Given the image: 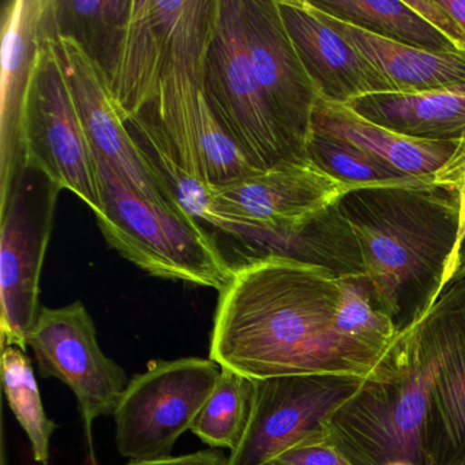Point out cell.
I'll list each match as a JSON object with an SVG mask.
<instances>
[{
  "instance_id": "obj_1",
  "label": "cell",
  "mask_w": 465,
  "mask_h": 465,
  "mask_svg": "<svg viewBox=\"0 0 465 465\" xmlns=\"http://www.w3.org/2000/svg\"><path fill=\"white\" fill-rule=\"evenodd\" d=\"M339 277L282 255L233 266L220 292L211 359L252 381L290 375L345 374L388 380L399 372L404 337L380 352L336 328Z\"/></svg>"
},
{
  "instance_id": "obj_2",
  "label": "cell",
  "mask_w": 465,
  "mask_h": 465,
  "mask_svg": "<svg viewBox=\"0 0 465 465\" xmlns=\"http://www.w3.org/2000/svg\"><path fill=\"white\" fill-rule=\"evenodd\" d=\"M339 208L361 244L375 302L402 336L445 288L459 235V197L429 178L352 189Z\"/></svg>"
},
{
  "instance_id": "obj_3",
  "label": "cell",
  "mask_w": 465,
  "mask_h": 465,
  "mask_svg": "<svg viewBox=\"0 0 465 465\" xmlns=\"http://www.w3.org/2000/svg\"><path fill=\"white\" fill-rule=\"evenodd\" d=\"M462 284L454 273L426 317L404 336L399 372L369 380L328 424V442L352 465H426L427 400L440 361L459 333Z\"/></svg>"
},
{
  "instance_id": "obj_4",
  "label": "cell",
  "mask_w": 465,
  "mask_h": 465,
  "mask_svg": "<svg viewBox=\"0 0 465 465\" xmlns=\"http://www.w3.org/2000/svg\"><path fill=\"white\" fill-rule=\"evenodd\" d=\"M96 156V154H94ZM103 212L97 224L108 243L152 276L222 292L233 266L200 222L135 193L96 156Z\"/></svg>"
},
{
  "instance_id": "obj_5",
  "label": "cell",
  "mask_w": 465,
  "mask_h": 465,
  "mask_svg": "<svg viewBox=\"0 0 465 465\" xmlns=\"http://www.w3.org/2000/svg\"><path fill=\"white\" fill-rule=\"evenodd\" d=\"M58 186L37 168H24L0 205V331L5 347L24 352L36 325L40 276L53 232Z\"/></svg>"
},
{
  "instance_id": "obj_6",
  "label": "cell",
  "mask_w": 465,
  "mask_h": 465,
  "mask_svg": "<svg viewBox=\"0 0 465 465\" xmlns=\"http://www.w3.org/2000/svg\"><path fill=\"white\" fill-rule=\"evenodd\" d=\"M222 374L203 358L157 361L127 383L114 418L116 448L132 461L171 456L173 445L200 413Z\"/></svg>"
},
{
  "instance_id": "obj_7",
  "label": "cell",
  "mask_w": 465,
  "mask_h": 465,
  "mask_svg": "<svg viewBox=\"0 0 465 465\" xmlns=\"http://www.w3.org/2000/svg\"><path fill=\"white\" fill-rule=\"evenodd\" d=\"M164 34V59L156 99L145 113L170 141L184 170L203 179L198 135L203 67L219 0H153Z\"/></svg>"
},
{
  "instance_id": "obj_8",
  "label": "cell",
  "mask_w": 465,
  "mask_h": 465,
  "mask_svg": "<svg viewBox=\"0 0 465 465\" xmlns=\"http://www.w3.org/2000/svg\"><path fill=\"white\" fill-rule=\"evenodd\" d=\"M203 94L217 121L258 170L298 160L282 140L255 78L241 0H219L203 67Z\"/></svg>"
},
{
  "instance_id": "obj_9",
  "label": "cell",
  "mask_w": 465,
  "mask_h": 465,
  "mask_svg": "<svg viewBox=\"0 0 465 465\" xmlns=\"http://www.w3.org/2000/svg\"><path fill=\"white\" fill-rule=\"evenodd\" d=\"M40 37L24 119L26 164L42 171L59 189L74 193L94 214L102 213L96 156L55 48L42 29Z\"/></svg>"
},
{
  "instance_id": "obj_10",
  "label": "cell",
  "mask_w": 465,
  "mask_h": 465,
  "mask_svg": "<svg viewBox=\"0 0 465 465\" xmlns=\"http://www.w3.org/2000/svg\"><path fill=\"white\" fill-rule=\"evenodd\" d=\"M367 378L345 374L290 375L255 382L246 431L230 465H272L302 443L328 440V424Z\"/></svg>"
},
{
  "instance_id": "obj_11",
  "label": "cell",
  "mask_w": 465,
  "mask_h": 465,
  "mask_svg": "<svg viewBox=\"0 0 465 465\" xmlns=\"http://www.w3.org/2000/svg\"><path fill=\"white\" fill-rule=\"evenodd\" d=\"M227 233L254 243L291 232L334 205L352 187L310 159L285 160L225 186L211 187Z\"/></svg>"
},
{
  "instance_id": "obj_12",
  "label": "cell",
  "mask_w": 465,
  "mask_h": 465,
  "mask_svg": "<svg viewBox=\"0 0 465 465\" xmlns=\"http://www.w3.org/2000/svg\"><path fill=\"white\" fill-rule=\"evenodd\" d=\"M28 345L40 375L72 389L88 434L97 418L114 415L129 380L100 348L96 326L83 302L61 309L42 307Z\"/></svg>"
},
{
  "instance_id": "obj_13",
  "label": "cell",
  "mask_w": 465,
  "mask_h": 465,
  "mask_svg": "<svg viewBox=\"0 0 465 465\" xmlns=\"http://www.w3.org/2000/svg\"><path fill=\"white\" fill-rule=\"evenodd\" d=\"M241 10L252 70L277 129L293 157L309 159L318 92L293 47L277 0H241Z\"/></svg>"
},
{
  "instance_id": "obj_14",
  "label": "cell",
  "mask_w": 465,
  "mask_h": 465,
  "mask_svg": "<svg viewBox=\"0 0 465 465\" xmlns=\"http://www.w3.org/2000/svg\"><path fill=\"white\" fill-rule=\"evenodd\" d=\"M47 39L53 43L64 67L78 115L94 154L107 160L111 167L138 194L164 208L184 212L167 197L157 183L116 107L107 81L83 48L69 37Z\"/></svg>"
},
{
  "instance_id": "obj_15",
  "label": "cell",
  "mask_w": 465,
  "mask_h": 465,
  "mask_svg": "<svg viewBox=\"0 0 465 465\" xmlns=\"http://www.w3.org/2000/svg\"><path fill=\"white\" fill-rule=\"evenodd\" d=\"M45 0H7L2 10L0 77V205L6 203L18 173L28 167L24 119L39 56Z\"/></svg>"
},
{
  "instance_id": "obj_16",
  "label": "cell",
  "mask_w": 465,
  "mask_h": 465,
  "mask_svg": "<svg viewBox=\"0 0 465 465\" xmlns=\"http://www.w3.org/2000/svg\"><path fill=\"white\" fill-rule=\"evenodd\" d=\"M277 5L318 97L351 105L369 94L396 92L369 59L320 17L309 0H277Z\"/></svg>"
},
{
  "instance_id": "obj_17",
  "label": "cell",
  "mask_w": 465,
  "mask_h": 465,
  "mask_svg": "<svg viewBox=\"0 0 465 465\" xmlns=\"http://www.w3.org/2000/svg\"><path fill=\"white\" fill-rule=\"evenodd\" d=\"M312 129L347 141L394 170L413 178H434L446 164L457 143L408 137L356 113L351 105L318 97Z\"/></svg>"
},
{
  "instance_id": "obj_18",
  "label": "cell",
  "mask_w": 465,
  "mask_h": 465,
  "mask_svg": "<svg viewBox=\"0 0 465 465\" xmlns=\"http://www.w3.org/2000/svg\"><path fill=\"white\" fill-rule=\"evenodd\" d=\"M312 7L334 32L377 67L396 92L418 94L465 85V54L400 45Z\"/></svg>"
},
{
  "instance_id": "obj_19",
  "label": "cell",
  "mask_w": 465,
  "mask_h": 465,
  "mask_svg": "<svg viewBox=\"0 0 465 465\" xmlns=\"http://www.w3.org/2000/svg\"><path fill=\"white\" fill-rule=\"evenodd\" d=\"M456 272L462 282L461 322L429 391L423 427L426 465H459L465 460V242Z\"/></svg>"
},
{
  "instance_id": "obj_20",
  "label": "cell",
  "mask_w": 465,
  "mask_h": 465,
  "mask_svg": "<svg viewBox=\"0 0 465 465\" xmlns=\"http://www.w3.org/2000/svg\"><path fill=\"white\" fill-rule=\"evenodd\" d=\"M133 0H45L42 34L74 40L110 86L126 40Z\"/></svg>"
},
{
  "instance_id": "obj_21",
  "label": "cell",
  "mask_w": 465,
  "mask_h": 465,
  "mask_svg": "<svg viewBox=\"0 0 465 465\" xmlns=\"http://www.w3.org/2000/svg\"><path fill=\"white\" fill-rule=\"evenodd\" d=\"M351 107L364 118L408 137L449 143L465 140V85L418 94H369Z\"/></svg>"
},
{
  "instance_id": "obj_22",
  "label": "cell",
  "mask_w": 465,
  "mask_h": 465,
  "mask_svg": "<svg viewBox=\"0 0 465 465\" xmlns=\"http://www.w3.org/2000/svg\"><path fill=\"white\" fill-rule=\"evenodd\" d=\"M164 59V34L153 0H133L126 40L110 84L124 122L152 107Z\"/></svg>"
},
{
  "instance_id": "obj_23",
  "label": "cell",
  "mask_w": 465,
  "mask_h": 465,
  "mask_svg": "<svg viewBox=\"0 0 465 465\" xmlns=\"http://www.w3.org/2000/svg\"><path fill=\"white\" fill-rule=\"evenodd\" d=\"M258 257L282 255L342 277L367 276L361 244L339 203L291 232L258 239Z\"/></svg>"
},
{
  "instance_id": "obj_24",
  "label": "cell",
  "mask_w": 465,
  "mask_h": 465,
  "mask_svg": "<svg viewBox=\"0 0 465 465\" xmlns=\"http://www.w3.org/2000/svg\"><path fill=\"white\" fill-rule=\"evenodd\" d=\"M143 159L167 197L197 222L227 233V224L217 213L213 193L203 179L184 170L173 145L148 113L126 122Z\"/></svg>"
},
{
  "instance_id": "obj_25",
  "label": "cell",
  "mask_w": 465,
  "mask_h": 465,
  "mask_svg": "<svg viewBox=\"0 0 465 465\" xmlns=\"http://www.w3.org/2000/svg\"><path fill=\"white\" fill-rule=\"evenodd\" d=\"M312 6L383 39L437 53L457 51L407 2L401 0H310ZM459 53V51H457Z\"/></svg>"
},
{
  "instance_id": "obj_26",
  "label": "cell",
  "mask_w": 465,
  "mask_h": 465,
  "mask_svg": "<svg viewBox=\"0 0 465 465\" xmlns=\"http://www.w3.org/2000/svg\"><path fill=\"white\" fill-rule=\"evenodd\" d=\"M255 382L223 369L190 431L213 449L235 450L243 438L254 404Z\"/></svg>"
},
{
  "instance_id": "obj_27",
  "label": "cell",
  "mask_w": 465,
  "mask_h": 465,
  "mask_svg": "<svg viewBox=\"0 0 465 465\" xmlns=\"http://www.w3.org/2000/svg\"><path fill=\"white\" fill-rule=\"evenodd\" d=\"M2 375L7 402L31 440L35 461L48 465L51 437L56 424L48 418L43 407L31 359L20 348L5 347Z\"/></svg>"
},
{
  "instance_id": "obj_28",
  "label": "cell",
  "mask_w": 465,
  "mask_h": 465,
  "mask_svg": "<svg viewBox=\"0 0 465 465\" xmlns=\"http://www.w3.org/2000/svg\"><path fill=\"white\" fill-rule=\"evenodd\" d=\"M307 157L321 170L352 189L412 183L429 179L405 175L347 141L317 129L312 130Z\"/></svg>"
},
{
  "instance_id": "obj_29",
  "label": "cell",
  "mask_w": 465,
  "mask_h": 465,
  "mask_svg": "<svg viewBox=\"0 0 465 465\" xmlns=\"http://www.w3.org/2000/svg\"><path fill=\"white\" fill-rule=\"evenodd\" d=\"M336 328L342 336L380 352H391L401 336L374 299L369 277H342Z\"/></svg>"
},
{
  "instance_id": "obj_30",
  "label": "cell",
  "mask_w": 465,
  "mask_h": 465,
  "mask_svg": "<svg viewBox=\"0 0 465 465\" xmlns=\"http://www.w3.org/2000/svg\"><path fill=\"white\" fill-rule=\"evenodd\" d=\"M203 179L211 187L225 186L257 173L236 141L225 132L209 107L205 94L200 102V135H198Z\"/></svg>"
},
{
  "instance_id": "obj_31",
  "label": "cell",
  "mask_w": 465,
  "mask_h": 465,
  "mask_svg": "<svg viewBox=\"0 0 465 465\" xmlns=\"http://www.w3.org/2000/svg\"><path fill=\"white\" fill-rule=\"evenodd\" d=\"M434 183L456 193L460 203L459 235L446 272L448 284L459 266L460 252L465 242V140L457 143L450 159L435 173Z\"/></svg>"
},
{
  "instance_id": "obj_32",
  "label": "cell",
  "mask_w": 465,
  "mask_h": 465,
  "mask_svg": "<svg viewBox=\"0 0 465 465\" xmlns=\"http://www.w3.org/2000/svg\"><path fill=\"white\" fill-rule=\"evenodd\" d=\"M423 20H426L435 31L453 45L459 53L465 54V34L457 21L449 15L440 0H405Z\"/></svg>"
},
{
  "instance_id": "obj_33",
  "label": "cell",
  "mask_w": 465,
  "mask_h": 465,
  "mask_svg": "<svg viewBox=\"0 0 465 465\" xmlns=\"http://www.w3.org/2000/svg\"><path fill=\"white\" fill-rule=\"evenodd\" d=\"M272 465H352L328 440L302 443L280 454Z\"/></svg>"
},
{
  "instance_id": "obj_34",
  "label": "cell",
  "mask_w": 465,
  "mask_h": 465,
  "mask_svg": "<svg viewBox=\"0 0 465 465\" xmlns=\"http://www.w3.org/2000/svg\"><path fill=\"white\" fill-rule=\"evenodd\" d=\"M129 465H230V457L220 450H201L183 456H168L149 461H132Z\"/></svg>"
},
{
  "instance_id": "obj_35",
  "label": "cell",
  "mask_w": 465,
  "mask_h": 465,
  "mask_svg": "<svg viewBox=\"0 0 465 465\" xmlns=\"http://www.w3.org/2000/svg\"><path fill=\"white\" fill-rule=\"evenodd\" d=\"M465 34V0H440Z\"/></svg>"
},
{
  "instance_id": "obj_36",
  "label": "cell",
  "mask_w": 465,
  "mask_h": 465,
  "mask_svg": "<svg viewBox=\"0 0 465 465\" xmlns=\"http://www.w3.org/2000/svg\"><path fill=\"white\" fill-rule=\"evenodd\" d=\"M388 465H413V464H411V462H407V461H394V462H391V464H388Z\"/></svg>"
},
{
  "instance_id": "obj_37",
  "label": "cell",
  "mask_w": 465,
  "mask_h": 465,
  "mask_svg": "<svg viewBox=\"0 0 465 465\" xmlns=\"http://www.w3.org/2000/svg\"><path fill=\"white\" fill-rule=\"evenodd\" d=\"M459 465H465V460H464V461L461 462V464H459Z\"/></svg>"
}]
</instances>
